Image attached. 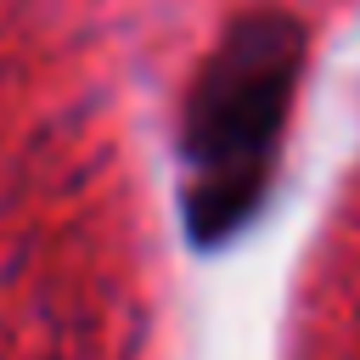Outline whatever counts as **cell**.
Segmentation results:
<instances>
[{
    "instance_id": "1",
    "label": "cell",
    "mask_w": 360,
    "mask_h": 360,
    "mask_svg": "<svg viewBox=\"0 0 360 360\" xmlns=\"http://www.w3.org/2000/svg\"><path fill=\"white\" fill-rule=\"evenodd\" d=\"M304 73V28L281 11H248L225 28L208 68L197 73L180 112L186 163V236L197 248H225L264 208L292 90Z\"/></svg>"
}]
</instances>
